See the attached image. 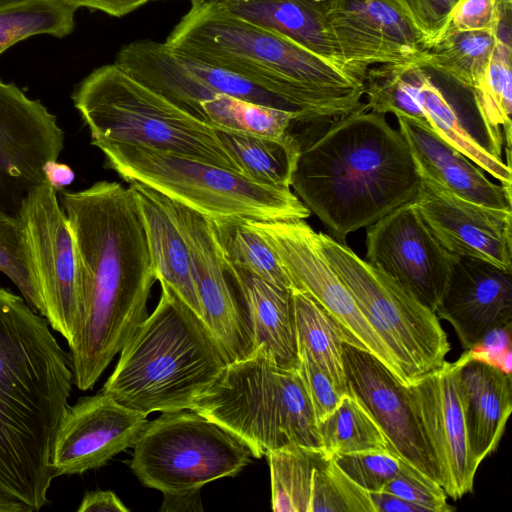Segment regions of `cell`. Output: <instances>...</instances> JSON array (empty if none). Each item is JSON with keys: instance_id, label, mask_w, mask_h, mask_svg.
Masks as SVG:
<instances>
[{"instance_id": "obj_14", "label": "cell", "mask_w": 512, "mask_h": 512, "mask_svg": "<svg viewBox=\"0 0 512 512\" xmlns=\"http://www.w3.org/2000/svg\"><path fill=\"white\" fill-rule=\"evenodd\" d=\"M64 137L39 100L0 78V214L17 218L29 192L47 182L45 164L58 160Z\"/></svg>"}, {"instance_id": "obj_10", "label": "cell", "mask_w": 512, "mask_h": 512, "mask_svg": "<svg viewBox=\"0 0 512 512\" xmlns=\"http://www.w3.org/2000/svg\"><path fill=\"white\" fill-rule=\"evenodd\" d=\"M324 256L400 366L406 385L439 369L451 349L436 313L395 280L323 232Z\"/></svg>"}, {"instance_id": "obj_3", "label": "cell", "mask_w": 512, "mask_h": 512, "mask_svg": "<svg viewBox=\"0 0 512 512\" xmlns=\"http://www.w3.org/2000/svg\"><path fill=\"white\" fill-rule=\"evenodd\" d=\"M367 106L333 119L305 143L291 186L303 204L343 243L414 199L420 175L399 131Z\"/></svg>"}, {"instance_id": "obj_41", "label": "cell", "mask_w": 512, "mask_h": 512, "mask_svg": "<svg viewBox=\"0 0 512 512\" xmlns=\"http://www.w3.org/2000/svg\"><path fill=\"white\" fill-rule=\"evenodd\" d=\"M382 491L418 504L428 512L454 510L447 503L448 496L442 486L412 465L389 481Z\"/></svg>"}, {"instance_id": "obj_32", "label": "cell", "mask_w": 512, "mask_h": 512, "mask_svg": "<svg viewBox=\"0 0 512 512\" xmlns=\"http://www.w3.org/2000/svg\"><path fill=\"white\" fill-rule=\"evenodd\" d=\"M495 43L492 30L446 28L426 47L421 60L475 88L487 69Z\"/></svg>"}, {"instance_id": "obj_44", "label": "cell", "mask_w": 512, "mask_h": 512, "mask_svg": "<svg viewBox=\"0 0 512 512\" xmlns=\"http://www.w3.org/2000/svg\"><path fill=\"white\" fill-rule=\"evenodd\" d=\"M497 8V0H458L446 28L459 31L492 30Z\"/></svg>"}, {"instance_id": "obj_22", "label": "cell", "mask_w": 512, "mask_h": 512, "mask_svg": "<svg viewBox=\"0 0 512 512\" xmlns=\"http://www.w3.org/2000/svg\"><path fill=\"white\" fill-rule=\"evenodd\" d=\"M435 313L451 324L464 350L471 348L488 331L511 323L512 271L456 256Z\"/></svg>"}, {"instance_id": "obj_7", "label": "cell", "mask_w": 512, "mask_h": 512, "mask_svg": "<svg viewBox=\"0 0 512 512\" xmlns=\"http://www.w3.org/2000/svg\"><path fill=\"white\" fill-rule=\"evenodd\" d=\"M92 145L111 141L175 153L242 174L208 123L131 78L117 65L95 69L74 90Z\"/></svg>"}, {"instance_id": "obj_13", "label": "cell", "mask_w": 512, "mask_h": 512, "mask_svg": "<svg viewBox=\"0 0 512 512\" xmlns=\"http://www.w3.org/2000/svg\"><path fill=\"white\" fill-rule=\"evenodd\" d=\"M40 315L68 342L80 314L73 238L54 187L32 189L17 215Z\"/></svg>"}, {"instance_id": "obj_5", "label": "cell", "mask_w": 512, "mask_h": 512, "mask_svg": "<svg viewBox=\"0 0 512 512\" xmlns=\"http://www.w3.org/2000/svg\"><path fill=\"white\" fill-rule=\"evenodd\" d=\"M120 352L101 390L146 416L193 409L231 362L203 320L165 285Z\"/></svg>"}, {"instance_id": "obj_50", "label": "cell", "mask_w": 512, "mask_h": 512, "mask_svg": "<svg viewBox=\"0 0 512 512\" xmlns=\"http://www.w3.org/2000/svg\"><path fill=\"white\" fill-rule=\"evenodd\" d=\"M15 507V501L0 492V512H10Z\"/></svg>"}, {"instance_id": "obj_53", "label": "cell", "mask_w": 512, "mask_h": 512, "mask_svg": "<svg viewBox=\"0 0 512 512\" xmlns=\"http://www.w3.org/2000/svg\"><path fill=\"white\" fill-rule=\"evenodd\" d=\"M8 1H12V0H0V4H1V3L8 2Z\"/></svg>"}, {"instance_id": "obj_12", "label": "cell", "mask_w": 512, "mask_h": 512, "mask_svg": "<svg viewBox=\"0 0 512 512\" xmlns=\"http://www.w3.org/2000/svg\"><path fill=\"white\" fill-rule=\"evenodd\" d=\"M243 221L275 252L292 287L307 293L332 317L345 342L374 355L405 384L391 351L324 256L318 232L305 219Z\"/></svg>"}, {"instance_id": "obj_49", "label": "cell", "mask_w": 512, "mask_h": 512, "mask_svg": "<svg viewBox=\"0 0 512 512\" xmlns=\"http://www.w3.org/2000/svg\"><path fill=\"white\" fill-rule=\"evenodd\" d=\"M44 173L47 182L50 183L56 191L71 184L75 177L71 167L58 162V160L48 161L45 164Z\"/></svg>"}, {"instance_id": "obj_37", "label": "cell", "mask_w": 512, "mask_h": 512, "mask_svg": "<svg viewBox=\"0 0 512 512\" xmlns=\"http://www.w3.org/2000/svg\"><path fill=\"white\" fill-rule=\"evenodd\" d=\"M309 512H375L369 492L357 485L326 453L314 471Z\"/></svg>"}, {"instance_id": "obj_35", "label": "cell", "mask_w": 512, "mask_h": 512, "mask_svg": "<svg viewBox=\"0 0 512 512\" xmlns=\"http://www.w3.org/2000/svg\"><path fill=\"white\" fill-rule=\"evenodd\" d=\"M207 122L213 128L244 135L278 138L285 134L297 115L224 94L201 103Z\"/></svg>"}, {"instance_id": "obj_24", "label": "cell", "mask_w": 512, "mask_h": 512, "mask_svg": "<svg viewBox=\"0 0 512 512\" xmlns=\"http://www.w3.org/2000/svg\"><path fill=\"white\" fill-rule=\"evenodd\" d=\"M129 184L141 215L156 279L201 318L190 255L167 197L144 184Z\"/></svg>"}, {"instance_id": "obj_15", "label": "cell", "mask_w": 512, "mask_h": 512, "mask_svg": "<svg viewBox=\"0 0 512 512\" xmlns=\"http://www.w3.org/2000/svg\"><path fill=\"white\" fill-rule=\"evenodd\" d=\"M329 34L345 71L364 85L372 65L421 60L422 35L395 0H323Z\"/></svg>"}, {"instance_id": "obj_25", "label": "cell", "mask_w": 512, "mask_h": 512, "mask_svg": "<svg viewBox=\"0 0 512 512\" xmlns=\"http://www.w3.org/2000/svg\"><path fill=\"white\" fill-rule=\"evenodd\" d=\"M222 258L245 312L253 348L263 344L279 366L298 368L291 290L281 289Z\"/></svg>"}, {"instance_id": "obj_23", "label": "cell", "mask_w": 512, "mask_h": 512, "mask_svg": "<svg viewBox=\"0 0 512 512\" xmlns=\"http://www.w3.org/2000/svg\"><path fill=\"white\" fill-rule=\"evenodd\" d=\"M419 173L453 194L485 206L511 210V190L489 180L485 171L425 122L396 116Z\"/></svg>"}, {"instance_id": "obj_28", "label": "cell", "mask_w": 512, "mask_h": 512, "mask_svg": "<svg viewBox=\"0 0 512 512\" xmlns=\"http://www.w3.org/2000/svg\"><path fill=\"white\" fill-rule=\"evenodd\" d=\"M291 300L297 350H305L330 377L340 393L348 394L343 363V334L332 317L307 293L292 287Z\"/></svg>"}, {"instance_id": "obj_11", "label": "cell", "mask_w": 512, "mask_h": 512, "mask_svg": "<svg viewBox=\"0 0 512 512\" xmlns=\"http://www.w3.org/2000/svg\"><path fill=\"white\" fill-rule=\"evenodd\" d=\"M132 447V472L164 495L200 490L211 481L235 476L252 456L238 437L190 409L147 421Z\"/></svg>"}, {"instance_id": "obj_8", "label": "cell", "mask_w": 512, "mask_h": 512, "mask_svg": "<svg viewBox=\"0 0 512 512\" xmlns=\"http://www.w3.org/2000/svg\"><path fill=\"white\" fill-rule=\"evenodd\" d=\"M364 93L367 109L425 122L511 190V166L502 159V129L488 123L472 87L417 60L370 67Z\"/></svg>"}, {"instance_id": "obj_26", "label": "cell", "mask_w": 512, "mask_h": 512, "mask_svg": "<svg viewBox=\"0 0 512 512\" xmlns=\"http://www.w3.org/2000/svg\"><path fill=\"white\" fill-rule=\"evenodd\" d=\"M460 383L470 452L480 463L498 447L512 411V378L478 361L461 367Z\"/></svg>"}, {"instance_id": "obj_47", "label": "cell", "mask_w": 512, "mask_h": 512, "mask_svg": "<svg viewBox=\"0 0 512 512\" xmlns=\"http://www.w3.org/2000/svg\"><path fill=\"white\" fill-rule=\"evenodd\" d=\"M369 495L375 512H428L418 504L384 491L369 492Z\"/></svg>"}, {"instance_id": "obj_9", "label": "cell", "mask_w": 512, "mask_h": 512, "mask_svg": "<svg viewBox=\"0 0 512 512\" xmlns=\"http://www.w3.org/2000/svg\"><path fill=\"white\" fill-rule=\"evenodd\" d=\"M122 179L149 186L208 218L306 219L310 210L289 188L254 181L175 153L102 141L93 144Z\"/></svg>"}, {"instance_id": "obj_20", "label": "cell", "mask_w": 512, "mask_h": 512, "mask_svg": "<svg viewBox=\"0 0 512 512\" xmlns=\"http://www.w3.org/2000/svg\"><path fill=\"white\" fill-rule=\"evenodd\" d=\"M100 390L67 405L53 439L50 466L55 477L82 474L104 466L131 447L147 422Z\"/></svg>"}, {"instance_id": "obj_40", "label": "cell", "mask_w": 512, "mask_h": 512, "mask_svg": "<svg viewBox=\"0 0 512 512\" xmlns=\"http://www.w3.org/2000/svg\"><path fill=\"white\" fill-rule=\"evenodd\" d=\"M0 271L19 289L28 305L40 314L17 218L0 214Z\"/></svg>"}, {"instance_id": "obj_52", "label": "cell", "mask_w": 512, "mask_h": 512, "mask_svg": "<svg viewBox=\"0 0 512 512\" xmlns=\"http://www.w3.org/2000/svg\"><path fill=\"white\" fill-rule=\"evenodd\" d=\"M191 4H199L203 2L216 1V0H189Z\"/></svg>"}, {"instance_id": "obj_31", "label": "cell", "mask_w": 512, "mask_h": 512, "mask_svg": "<svg viewBox=\"0 0 512 512\" xmlns=\"http://www.w3.org/2000/svg\"><path fill=\"white\" fill-rule=\"evenodd\" d=\"M317 428L321 447L332 455L363 451L396 454L371 414L350 393L343 395L337 407L317 422Z\"/></svg>"}, {"instance_id": "obj_45", "label": "cell", "mask_w": 512, "mask_h": 512, "mask_svg": "<svg viewBox=\"0 0 512 512\" xmlns=\"http://www.w3.org/2000/svg\"><path fill=\"white\" fill-rule=\"evenodd\" d=\"M78 512H129V509L112 491L97 490L87 492L78 509Z\"/></svg>"}, {"instance_id": "obj_21", "label": "cell", "mask_w": 512, "mask_h": 512, "mask_svg": "<svg viewBox=\"0 0 512 512\" xmlns=\"http://www.w3.org/2000/svg\"><path fill=\"white\" fill-rule=\"evenodd\" d=\"M419 175L412 201L439 243L454 256L483 259L512 271V210L465 200Z\"/></svg>"}, {"instance_id": "obj_34", "label": "cell", "mask_w": 512, "mask_h": 512, "mask_svg": "<svg viewBox=\"0 0 512 512\" xmlns=\"http://www.w3.org/2000/svg\"><path fill=\"white\" fill-rule=\"evenodd\" d=\"M77 8L63 0H12L0 4V54L34 35L62 38L75 25Z\"/></svg>"}, {"instance_id": "obj_46", "label": "cell", "mask_w": 512, "mask_h": 512, "mask_svg": "<svg viewBox=\"0 0 512 512\" xmlns=\"http://www.w3.org/2000/svg\"><path fill=\"white\" fill-rule=\"evenodd\" d=\"M77 9L80 7L99 10L111 16H124L142 5L155 0H63Z\"/></svg>"}, {"instance_id": "obj_33", "label": "cell", "mask_w": 512, "mask_h": 512, "mask_svg": "<svg viewBox=\"0 0 512 512\" xmlns=\"http://www.w3.org/2000/svg\"><path fill=\"white\" fill-rule=\"evenodd\" d=\"M209 220L224 259L281 289L291 290L292 284L277 255L266 240L249 227L243 218Z\"/></svg>"}, {"instance_id": "obj_30", "label": "cell", "mask_w": 512, "mask_h": 512, "mask_svg": "<svg viewBox=\"0 0 512 512\" xmlns=\"http://www.w3.org/2000/svg\"><path fill=\"white\" fill-rule=\"evenodd\" d=\"M327 453L322 447L291 445L269 451L272 509L309 512L314 471Z\"/></svg>"}, {"instance_id": "obj_43", "label": "cell", "mask_w": 512, "mask_h": 512, "mask_svg": "<svg viewBox=\"0 0 512 512\" xmlns=\"http://www.w3.org/2000/svg\"><path fill=\"white\" fill-rule=\"evenodd\" d=\"M458 0H395L424 38L426 47L446 29Z\"/></svg>"}, {"instance_id": "obj_17", "label": "cell", "mask_w": 512, "mask_h": 512, "mask_svg": "<svg viewBox=\"0 0 512 512\" xmlns=\"http://www.w3.org/2000/svg\"><path fill=\"white\" fill-rule=\"evenodd\" d=\"M185 240L201 308V319L230 361L253 350L249 324L237 291L225 269L207 216L167 198Z\"/></svg>"}, {"instance_id": "obj_27", "label": "cell", "mask_w": 512, "mask_h": 512, "mask_svg": "<svg viewBox=\"0 0 512 512\" xmlns=\"http://www.w3.org/2000/svg\"><path fill=\"white\" fill-rule=\"evenodd\" d=\"M216 2L229 13L280 34L345 71L328 31L323 0Z\"/></svg>"}, {"instance_id": "obj_16", "label": "cell", "mask_w": 512, "mask_h": 512, "mask_svg": "<svg viewBox=\"0 0 512 512\" xmlns=\"http://www.w3.org/2000/svg\"><path fill=\"white\" fill-rule=\"evenodd\" d=\"M455 257L439 243L413 201L367 226L366 261L434 313Z\"/></svg>"}, {"instance_id": "obj_36", "label": "cell", "mask_w": 512, "mask_h": 512, "mask_svg": "<svg viewBox=\"0 0 512 512\" xmlns=\"http://www.w3.org/2000/svg\"><path fill=\"white\" fill-rule=\"evenodd\" d=\"M512 46L496 40L487 69L473 88L488 123L503 128L507 154L511 149L512 131Z\"/></svg>"}, {"instance_id": "obj_48", "label": "cell", "mask_w": 512, "mask_h": 512, "mask_svg": "<svg viewBox=\"0 0 512 512\" xmlns=\"http://www.w3.org/2000/svg\"><path fill=\"white\" fill-rule=\"evenodd\" d=\"M164 496L161 511H197L202 509L199 490Z\"/></svg>"}, {"instance_id": "obj_4", "label": "cell", "mask_w": 512, "mask_h": 512, "mask_svg": "<svg viewBox=\"0 0 512 512\" xmlns=\"http://www.w3.org/2000/svg\"><path fill=\"white\" fill-rule=\"evenodd\" d=\"M165 44L181 56L243 76L287 100L298 122L319 123L361 107L364 85L341 68L216 1L191 4Z\"/></svg>"}, {"instance_id": "obj_1", "label": "cell", "mask_w": 512, "mask_h": 512, "mask_svg": "<svg viewBox=\"0 0 512 512\" xmlns=\"http://www.w3.org/2000/svg\"><path fill=\"white\" fill-rule=\"evenodd\" d=\"M60 204L73 238L80 314L70 340L74 385L91 389L145 320L157 280L130 187L98 181L63 191Z\"/></svg>"}, {"instance_id": "obj_2", "label": "cell", "mask_w": 512, "mask_h": 512, "mask_svg": "<svg viewBox=\"0 0 512 512\" xmlns=\"http://www.w3.org/2000/svg\"><path fill=\"white\" fill-rule=\"evenodd\" d=\"M73 385L48 321L0 287V492L30 512L50 503L51 448Z\"/></svg>"}, {"instance_id": "obj_38", "label": "cell", "mask_w": 512, "mask_h": 512, "mask_svg": "<svg viewBox=\"0 0 512 512\" xmlns=\"http://www.w3.org/2000/svg\"><path fill=\"white\" fill-rule=\"evenodd\" d=\"M174 54L214 93L290 111L297 115L295 121L299 120V114L295 108L287 100L267 88L238 74Z\"/></svg>"}, {"instance_id": "obj_19", "label": "cell", "mask_w": 512, "mask_h": 512, "mask_svg": "<svg viewBox=\"0 0 512 512\" xmlns=\"http://www.w3.org/2000/svg\"><path fill=\"white\" fill-rule=\"evenodd\" d=\"M343 363L349 393L371 414L395 453L441 485L438 464L407 385L374 355L345 341Z\"/></svg>"}, {"instance_id": "obj_18", "label": "cell", "mask_w": 512, "mask_h": 512, "mask_svg": "<svg viewBox=\"0 0 512 512\" xmlns=\"http://www.w3.org/2000/svg\"><path fill=\"white\" fill-rule=\"evenodd\" d=\"M458 358L407 385L417 416L438 464L442 488L453 500L471 492L478 466L472 458L460 383Z\"/></svg>"}, {"instance_id": "obj_51", "label": "cell", "mask_w": 512, "mask_h": 512, "mask_svg": "<svg viewBox=\"0 0 512 512\" xmlns=\"http://www.w3.org/2000/svg\"><path fill=\"white\" fill-rule=\"evenodd\" d=\"M498 6H512V0H497Z\"/></svg>"}, {"instance_id": "obj_39", "label": "cell", "mask_w": 512, "mask_h": 512, "mask_svg": "<svg viewBox=\"0 0 512 512\" xmlns=\"http://www.w3.org/2000/svg\"><path fill=\"white\" fill-rule=\"evenodd\" d=\"M337 465L367 492L382 491L410 463L387 451H363L333 455Z\"/></svg>"}, {"instance_id": "obj_6", "label": "cell", "mask_w": 512, "mask_h": 512, "mask_svg": "<svg viewBox=\"0 0 512 512\" xmlns=\"http://www.w3.org/2000/svg\"><path fill=\"white\" fill-rule=\"evenodd\" d=\"M191 410L238 437L255 458L291 445L321 447L298 368L279 366L263 344L230 362Z\"/></svg>"}, {"instance_id": "obj_29", "label": "cell", "mask_w": 512, "mask_h": 512, "mask_svg": "<svg viewBox=\"0 0 512 512\" xmlns=\"http://www.w3.org/2000/svg\"><path fill=\"white\" fill-rule=\"evenodd\" d=\"M216 131L243 175L263 184L290 189L300 146L289 130L278 138Z\"/></svg>"}, {"instance_id": "obj_42", "label": "cell", "mask_w": 512, "mask_h": 512, "mask_svg": "<svg viewBox=\"0 0 512 512\" xmlns=\"http://www.w3.org/2000/svg\"><path fill=\"white\" fill-rule=\"evenodd\" d=\"M298 358V370L318 422L337 407L343 394L305 350L298 349Z\"/></svg>"}]
</instances>
